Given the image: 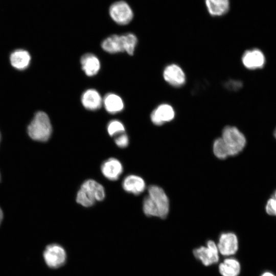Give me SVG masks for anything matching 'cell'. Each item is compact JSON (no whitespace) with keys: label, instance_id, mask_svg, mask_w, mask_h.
<instances>
[{"label":"cell","instance_id":"1","mask_svg":"<svg viewBox=\"0 0 276 276\" xmlns=\"http://www.w3.org/2000/svg\"><path fill=\"white\" fill-rule=\"evenodd\" d=\"M105 197L103 186L91 179L84 181L77 192L76 202L84 207L93 206L96 201H102Z\"/></svg>","mask_w":276,"mask_h":276},{"label":"cell","instance_id":"2","mask_svg":"<svg viewBox=\"0 0 276 276\" xmlns=\"http://www.w3.org/2000/svg\"><path fill=\"white\" fill-rule=\"evenodd\" d=\"M27 133L33 140L45 142L50 138L52 127L48 115L42 111H37L27 127Z\"/></svg>","mask_w":276,"mask_h":276},{"label":"cell","instance_id":"3","mask_svg":"<svg viewBox=\"0 0 276 276\" xmlns=\"http://www.w3.org/2000/svg\"><path fill=\"white\" fill-rule=\"evenodd\" d=\"M221 138L228 148L229 156L238 154L246 145L244 135L235 126L225 127L222 130Z\"/></svg>","mask_w":276,"mask_h":276},{"label":"cell","instance_id":"4","mask_svg":"<svg viewBox=\"0 0 276 276\" xmlns=\"http://www.w3.org/2000/svg\"><path fill=\"white\" fill-rule=\"evenodd\" d=\"M108 14L114 22L122 26L129 24L134 17L131 6L123 0L111 4L108 9Z\"/></svg>","mask_w":276,"mask_h":276},{"label":"cell","instance_id":"5","mask_svg":"<svg viewBox=\"0 0 276 276\" xmlns=\"http://www.w3.org/2000/svg\"><path fill=\"white\" fill-rule=\"evenodd\" d=\"M148 196L158 210L159 217L165 219L169 212V200L164 190L156 185L150 186L148 188Z\"/></svg>","mask_w":276,"mask_h":276},{"label":"cell","instance_id":"6","mask_svg":"<svg viewBox=\"0 0 276 276\" xmlns=\"http://www.w3.org/2000/svg\"><path fill=\"white\" fill-rule=\"evenodd\" d=\"M43 257L46 264L51 268H57L62 266L66 259V254L60 245L53 243L45 248Z\"/></svg>","mask_w":276,"mask_h":276},{"label":"cell","instance_id":"7","mask_svg":"<svg viewBox=\"0 0 276 276\" xmlns=\"http://www.w3.org/2000/svg\"><path fill=\"white\" fill-rule=\"evenodd\" d=\"M219 251L214 241L209 240L205 246H200L193 250L195 257L205 266L216 263L219 261Z\"/></svg>","mask_w":276,"mask_h":276},{"label":"cell","instance_id":"8","mask_svg":"<svg viewBox=\"0 0 276 276\" xmlns=\"http://www.w3.org/2000/svg\"><path fill=\"white\" fill-rule=\"evenodd\" d=\"M217 246L219 252L221 255L223 256L234 255L238 248V238L233 233H223L220 235Z\"/></svg>","mask_w":276,"mask_h":276},{"label":"cell","instance_id":"9","mask_svg":"<svg viewBox=\"0 0 276 276\" xmlns=\"http://www.w3.org/2000/svg\"><path fill=\"white\" fill-rule=\"evenodd\" d=\"M266 59L263 53L258 49H252L245 51L242 57L243 65L249 70L262 68Z\"/></svg>","mask_w":276,"mask_h":276},{"label":"cell","instance_id":"10","mask_svg":"<svg viewBox=\"0 0 276 276\" xmlns=\"http://www.w3.org/2000/svg\"><path fill=\"white\" fill-rule=\"evenodd\" d=\"M164 80L171 85L180 87L186 81V75L182 68L176 64L168 65L164 70Z\"/></svg>","mask_w":276,"mask_h":276},{"label":"cell","instance_id":"11","mask_svg":"<svg viewBox=\"0 0 276 276\" xmlns=\"http://www.w3.org/2000/svg\"><path fill=\"white\" fill-rule=\"evenodd\" d=\"M175 111L171 105L163 103L159 105L151 113V122L155 125L160 126L171 121L175 117Z\"/></svg>","mask_w":276,"mask_h":276},{"label":"cell","instance_id":"12","mask_svg":"<svg viewBox=\"0 0 276 276\" xmlns=\"http://www.w3.org/2000/svg\"><path fill=\"white\" fill-rule=\"evenodd\" d=\"M101 171L103 176L109 180H117L123 171L122 163L118 159L111 157L101 165Z\"/></svg>","mask_w":276,"mask_h":276},{"label":"cell","instance_id":"13","mask_svg":"<svg viewBox=\"0 0 276 276\" xmlns=\"http://www.w3.org/2000/svg\"><path fill=\"white\" fill-rule=\"evenodd\" d=\"M9 59L13 67L17 71H24L29 67L31 56L28 51L19 49L10 53Z\"/></svg>","mask_w":276,"mask_h":276},{"label":"cell","instance_id":"14","mask_svg":"<svg viewBox=\"0 0 276 276\" xmlns=\"http://www.w3.org/2000/svg\"><path fill=\"white\" fill-rule=\"evenodd\" d=\"M122 187L126 192L137 195L144 191L146 184L141 177L130 174L126 176L123 179Z\"/></svg>","mask_w":276,"mask_h":276},{"label":"cell","instance_id":"15","mask_svg":"<svg viewBox=\"0 0 276 276\" xmlns=\"http://www.w3.org/2000/svg\"><path fill=\"white\" fill-rule=\"evenodd\" d=\"M101 47L105 51L111 54L125 52L124 34H113L108 36L103 40Z\"/></svg>","mask_w":276,"mask_h":276},{"label":"cell","instance_id":"16","mask_svg":"<svg viewBox=\"0 0 276 276\" xmlns=\"http://www.w3.org/2000/svg\"><path fill=\"white\" fill-rule=\"evenodd\" d=\"M81 102L85 108L90 110H95L101 107L103 100L97 90L88 89L82 94Z\"/></svg>","mask_w":276,"mask_h":276},{"label":"cell","instance_id":"17","mask_svg":"<svg viewBox=\"0 0 276 276\" xmlns=\"http://www.w3.org/2000/svg\"><path fill=\"white\" fill-rule=\"evenodd\" d=\"M82 68L88 76L96 75L100 68V62L98 58L93 54H84L80 59Z\"/></svg>","mask_w":276,"mask_h":276},{"label":"cell","instance_id":"18","mask_svg":"<svg viewBox=\"0 0 276 276\" xmlns=\"http://www.w3.org/2000/svg\"><path fill=\"white\" fill-rule=\"evenodd\" d=\"M205 3L209 14L213 16H222L229 9V0H205Z\"/></svg>","mask_w":276,"mask_h":276},{"label":"cell","instance_id":"19","mask_svg":"<svg viewBox=\"0 0 276 276\" xmlns=\"http://www.w3.org/2000/svg\"><path fill=\"white\" fill-rule=\"evenodd\" d=\"M103 104L106 110L110 113H116L121 111L124 106L121 98L113 93L107 94L103 100Z\"/></svg>","mask_w":276,"mask_h":276},{"label":"cell","instance_id":"20","mask_svg":"<svg viewBox=\"0 0 276 276\" xmlns=\"http://www.w3.org/2000/svg\"><path fill=\"white\" fill-rule=\"evenodd\" d=\"M240 269L239 262L234 258L225 259L219 266V271L222 276H238Z\"/></svg>","mask_w":276,"mask_h":276},{"label":"cell","instance_id":"21","mask_svg":"<svg viewBox=\"0 0 276 276\" xmlns=\"http://www.w3.org/2000/svg\"><path fill=\"white\" fill-rule=\"evenodd\" d=\"M213 149L215 155L220 159H225L229 156L228 148L221 137L214 141Z\"/></svg>","mask_w":276,"mask_h":276},{"label":"cell","instance_id":"22","mask_svg":"<svg viewBox=\"0 0 276 276\" xmlns=\"http://www.w3.org/2000/svg\"><path fill=\"white\" fill-rule=\"evenodd\" d=\"M107 132L110 136L116 135L125 132L123 124L118 120H112L109 122L107 126Z\"/></svg>","mask_w":276,"mask_h":276},{"label":"cell","instance_id":"23","mask_svg":"<svg viewBox=\"0 0 276 276\" xmlns=\"http://www.w3.org/2000/svg\"><path fill=\"white\" fill-rule=\"evenodd\" d=\"M143 210L144 214L147 216L159 217L158 210L154 205L150 198L147 195L143 200Z\"/></svg>","mask_w":276,"mask_h":276},{"label":"cell","instance_id":"24","mask_svg":"<svg viewBox=\"0 0 276 276\" xmlns=\"http://www.w3.org/2000/svg\"><path fill=\"white\" fill-rule=\"evenodd\" d=\"M125 39V52L129 55L133 54L135 48L137 43V38L133 33H128L124 34Z\"/></svg>","mask_w":276,"mask_h":276},{"label":"cell","instance_id":"25","mask_svg":"<svg viewBox=\"0 0 276 276\" xmlns=\"http://www.w3.org/2000/svg\"><path fill=\"white\" fill-rule=\"evenodd\" d=\"M114 142L121 148L127 147L129 144V138L126 133L123 132L114 136Z\"/></svg>","mask_w":276,"mask_h":276},{"label":"cell","instance_id":"26","mask_svg":"<svg viewBox=\"0 0 276 276\" xmlns=\"http://www.w3.org/2000/svg\"><path fill=\"white\" fill-rule=\"evenodd\" d=\"M265 211L268 215L276 216V199L271 197L268 200Z\"/></svg>","mask_w":276,"mask_h":276},{"label":"cell","instance_id":"27","mask_svg":"<svg viewBox=\"0 0 276 276\" xmlns=\"http://www.w3.org/2000/svg\"><path fill=\"white\" fill-rule=\"evenodd\" d=\"M242 86V82L237 80H229L225 83V87L231 90H238Z\"/></svg>","mask_w":276,"mask_h":276},{"label":"cell","instance_id":"28","mask_svg":"<svg viewBox=\"0 0 276 276\" xmlns=\"http://www.w3.org/2000/svg\"><path fill=\"white\" fill-rule=\"evenodd\" d=\"M3 219V212L1 208H0V225L2 223Z\"/></svg>","mask_w":276,"mask_h":276},{"label":"cell","instance_id":"29","mask_svg":"<svg viewBox=\"0 0 276 276\" xmlns=\"http://www.w3.org/2000/svg\"><path fill=\"white\" fill-rule=\"evenodd\" d=\"M261 276H275L270 272H265Z\"/></svg>","mask_w":276,"mask_h":276},{"label":"cell","instance_id":"30","mask_svg":"<svg viewBox=\"0 0 276 276\" xmlns=\"http://www.w3.org/2000/svg\"><path fill=\"white\" fill-rule=\"evenodd\" d=\"M273 197L275 199H276V190L274 191L273 195H272V197Z\"/></svg>","mask_w":276,"mask_h":276},{"label":"cell","instance_id":"31","mask_svg":"<svg viewBox=\"0 0 276 276\" xmlns=\"http://www.w3.org/2000/svg\"><path fill=\"white\" fill-rule=\"evenodd\" d=\"M273 134H274V136L276 139V128H275V129L274 130Z\"/></svg>","mask_w":276,"mask_h":276},{"label":"cell","instance_id":"32","mask_svg":"<svg viewBox=\"0 0 276 276\" xmlns=\"http://www.w3.org/2000/svg\"><path fill=\"white\" fill-rule=\"evenodd\" d=\"M1 133H0V141H1Z\"/></svg>","mask_w":276,"mask_h":276},{"label":"cell","instance_id":"33","mask_svg":"<svg viewBox=\"0 0 276 276\" xmlns=\"http://www.w3.org/2000/svg\"><path fill=\"white\" fill-rule=\"evenodd\" d=\"M0 180H1V174H0Z\"/></svg>","mask_w":276,"mask_h":276}]
</instances>
